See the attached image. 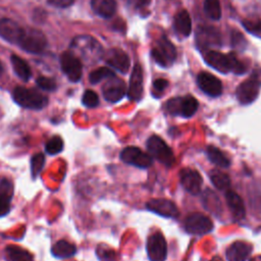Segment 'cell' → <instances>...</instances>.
<instances>
[{"instance_id":"cell-35","label":"cell","mask_w":261,"mask_h":261,"mask_svg":"<svg viewBox=\"0 0 261 261\" xmlns=\"http://www.w3.org/2000/svg\"><path fill=\"white\" fill-rule=\"evenodd\" d=\"M45 164V156L42 153L35 154L31 159V173L32 177L36 178L42 171Z\"/></svg>"},{"instance_id":"cell-13","label":"cell","mask_w":261,"mask_h":261,"mask_svg":"<svg viewBox=\"0 0 261 261\" xmlns=\"http://www.w3.org/2000/svg\"><path fill=\"white\" fill-rule=\"evenodd\" d=\"M259 86L260 84L253 76L240 84L236 91L238 101L243 105H248L254 102L259 94Z\"/></svg>"},{"instance_id":"cell-8","label":"cell","mask_w":261,"mask_h":261,"mask_svg":"<svg viewBox=\"0 0 261 261\" xmlns=\"http://www.w3.org/2000/svg\"><path fill=\"white\" fill-rule=\"evenodd\" d=\"M152 57L154 60L162 65L169 66L173 63L176 57V51L172 43L165 37L160 38L152 49Z\"/></svg>"},{"instance_id":"cell-19","label":"cell","mask_w":261,"mask_h":261,"mask_svg":"<svg viewBox=\"0 0 261 261\" xmlns=\"http://www.w3.org/2000/svg\"><path fill=\"white\" fill-rule=\"evenodd\" d=\"M252 252V246L244 241L233 242L225 251L227 261H246Z\"/></svg>"},{"instance_id":"cell-43","label":"cell","mask_w":261,"mask_h":261,"mask_svg":"<svg viewBox=\"0 0 261 261\" xmlns=\"http://www.w3.org/2000/svg\"><path fill=\"white\" fill-rule=\"evenodd\" d=\"M2 71H3V67H2V64H1V62H0V75L2 74Z\"/></svg>"},{"instance_id":"cell-21","label":"cell","mask_w":261,"mask_h":261,"mask_svg":"<svg viewBox=\"0 0 261 261\" xmlns=\"http://www.w3.org/2000/svg\"><path fill=\"white\" fill-rule=\"evenodd\" d=\"M196 40L199 47H210L220 44L218 32L211 27H199L196 32Z\"/></svg>"},{"instance_id":"cell-27","label":"cell","mask_w":261,"mask_h":261,"mask_svg":"<svg viewBox=\"0 0 261 261\" xmlns=\"http://www.w3.org/2000/svg\"><path fill=\"white\" fill-rule=\"evenodd\" d=\"M206 155L208 159L215 164L216 166L227 168L230 165V160L226 157V155L215 146H207L206 147Z\"/></svg>"},{"instance_id":"cell-16","label":"cell","mask_w":261,"mask_h":261,"mask_svg":"<svg viewBox=\"0 0 261 261\" xmlns=\"http://www.w3.org/2000/svg\"><path fill=\"white\" fill-rule=\"evenodd\" d=\"M103 57H104L105 62L108 65L112 66L113 68L120 71L121 73L127 72V70L129 68L130 61H129L128 56L121 49L112 48V49L108 50L103 55Z\"/></svg>"},{"instance_id":"cell-15","label":"cell","mask_w":261,"mask_h":261,"mask_svg":"<svg viewBox=\"0 0 261 261\" xmlns=\"http://www.w3.org/2000/svg\"><path fill=\"white\" fill-rule=\"evenodd\" d=\"M179 180L184 189L193 195H198L201 192L203 178L201 174L193 168H184L179 171Z\"/></svg>"},{"instance_id":"cell-44","label":"cell","mask_w":261,"mask_h":261,"mask_svg":"<svg viewBox=\"0 0 261 261\" xmlns=\"http://www.w3.org/2000/svg\"><path fill=\"white\" fill-rule=\"evenodd\" d=\"M210 261H219V260L216 259V258H214V259H212V260H210Z\"/></svg>"},{"instance_id":"cell-17","label":"cell","mask_w":261,"mask_h":261,"mask_svg":"<svg viewBox=\"0 0 261 261\" xmlns=\"http://www.w3.org/2000/svg\"><path fill=\"white\" fill-rule=\"evenodd\" d=\"M197 84L199 88L207 95L211 97H217L222 93L221 82L209 72H201L198 74Z\"/></svg>"},{"instance_id":"cell-30","label":"cell","mask_w":261,"mask_h":261,"mask_svg":"<svg viewBox=\"0 0 261 261\" xmlns=\"http://www.w3.org/2000/svg\"><path fill=\"white\" fill-rule=\"evenodd\" d=\"M209 178L213 186L220 190V191H226L230 187V178L229 176L217 169H212L209 171Z\"/></svg>"},{"instance_id":"cell-31","label":"cell","mask_w":261,"mask_h":261,"mask_svg":"<svg viewBox=\"0 0 261 261\" xmlns=\"http://www.w3.org/2000/svg\"><path fill=\"white\" fill-rule=\"evenodd\" d=\"M203 205L214 214H218L221 211V204L218 197L210 190H206L203 194Z\"/></svg>"},{"instance_id":"cell-6","label":"cell","mask_w":261,"mask_h":261,"mask_svg":"<svg viewBox=\"0 0 261 261\" xmlns=\"http://www.w3.org/2000/svg\"><path fill=\"white\" fill-rule=\"evenodd\" d=\"M199 107V103L193 96L172 98L167 101L166 109L172 115H179L185 118L192 117Z\"/></svg>"},{"instance_id":"cell-24","label":"cell","mask_w":261,"mask_h":261,"mask_svg":"<svg viewBox=\"0 0 261 261\" xmlns=\"http://www.w3.org/2000/svg\"><path fill=\"white\" fill-rule=\"evenodd\" d=\"M92 9L103 18H110L116 11L115 0H91Z\"/></svg>"},{"instance_id":"cell-39","label":"cell","mask_w":261,"mask_h":261,"mask_svg":"<svg viewBox=\"0 0 261 261\" xmlns=\"http://www.w3.org/2000/svg\"><path fill=\"white\" fill-rule=\"evenodd\" d=\"M74 0H48V3L54 7L58 8H66L70 6Z\"/></svg>"},{"instance_id":"cell-1","label":"cell","mask_w":261,"mask_h":261,"mask_svg":"<svg viewBox=\"0 0 261 261\" xmlns=\"http://www.w3.org/2000/svg\"><path fill=\"white\" fill-rule=\"evenodd\" d=\"M70 49L73 55L88 64L96 63L103 57V48L101 44L89 35L74 37L71 41Z\"/></svg>"},{"instance_id":"cell-37","label":"cell","mask_w":261,"mask_h":261,"mask_svg":"<svg viewBox=\"0 0 261 261\" xmlns=\"http://www.w3.org/2000/svg\"><path fill=\"white\" fill-rule=\"evenodd\" d=\"M36 83L38 85L39 88H41L42 90L45 91H49L52 92L56 89V83L53 79L51 77H47V76H39L36 80Z\"/></svg>"},{"instance_id":"cell-26","label":"cell","mask_w":261,"mask_h":261,"mask_svg":"<svg viewBox=\"0 0 261 261\" xmlns=\"http://www.w3.org/2000/svg\"><path fill=\"white\" fill-rule=\"evenodd\" d=\"M6 261H34L33 255L25 249L18 246H7L5 248Z\"/></svg>"},{"instance_id":"cell-33","label":"cell","mask_w":261,"mask_h":261,"mask_svg":"<svg viewBox=\"0 0 261 261\" xmlns=\"http://www.w3.org/2000/svg\"><path fill=\"white\" fill-rule=\"evenodd\" d=\"M63 146L64 144L61 137L53 136L47 141L45 145V151L50 155H56L63 150Z\"/></svg>"},{"instance_id":"cell-9","label":"cell","mask_w":261,"mask_h":261,"mask_svg":"<svg viewBox=\"0 0 261 261\" xmlns=\"http://www.w3.org/2000/svg\"><path fill=\"white\" fill-rule=\"evenodd\" d=\"M119 156L124 163L139 168H148L153 164L151 155L135 146H128L122 149Z\"/></svg>"},{"instance_id":"cell-42","label":"cell","mask_w":261,"mask_h":261,"mask_svg":"<svg viewBox=\"0 0 261 261\" xmlns=\"http://www.w3.org/2000/svg\"><path fill=\"white\" fill-rule=\"evenodd\" d=\"M136 6L138 7H144L150 3V0H134Z\"/></svg>"},{"instance_id":"cell-18","label":"cell","mask_w":261,"mask_h":261,"mask_svg":"<svg viewBox=\"0 0 261 261\" xmlns=\"http://www.w3.org/2000/svg\"><path fill=\"white\" fill-rule=\"evenodd\" d=\"M23 28H21L16 21L9 18H1L0 19V36L9 43L17 44Z\"/></svg>"},{"instance_id":"cell-23","label":"cell","mask_w":261,"mask_h":261,"mask_svg":"<svg viewBox=\"0 0 261 261\" xmlns=\"http://www.w3.org/2000/svg\"><path fill=\"white\" fill-rule=\"evenodd\" d=\"M13 196L12 182L3 178L0 180V217L6 215L10 210L11 199Z\"/></svg>"},{"instance_id":"cell-11","label":"cell","mask_w":261,"mask_h":261,"mask_svg":"<svg viewBox=\"0 0 261 261\" xmlns=\"http://www.w3.org/2000/svg\"><path fill=\"white\" fill-rule=\"evenodd\" d=\"M60 65L69 81L76 83L81 80L83 67L81 60L71 52H63L60 56Z\"/></svg>"},{"instance_id":"cell-41","label":"cell","mask_w":261,"mask_h":261,"mask_svg":"<svg viewBox=\"0 0 261 261\" xmlns=\"http://www.w3.org/2000/svg\"><path fill=\"white\" fill-rule=\"evenodd\" d=\"M244 37L241 35V34H239V32H236L234 34H233V36H232V44H233V46H238V47H243L242 46V42L243 43H246L245 41H240L241 39H243Z\"/></svg>"},{"instance_id":"cell-20","label":"cell","mask_w":261,"mask_h":261,"mask_svg":"<svg viewBox=\"0 0 261 261\" xmlns=\"http://www.w3.org/2000/svg\"><path fill=\"white\" fill-rule=\"evenodd\" d=\"M143 94V71L141 65L138 63L135 65L129 77V85L127 90V97L133 101L141 99Z\"/></svg>"},{"instance_id":"cell-28","label":"cell","mask_w":261,"mask_h":261,"mask_svg":"<svg viewBox=\"0 0 261 261\" xmlns=\"http://www.w3.org/2000/svg\"><path fill=\"white\" fill-rule=\"evenodd\" d=\"M174 28H175L176 32L184 37H187L191 34L192 21H191V17L187 10H180L175 15Z\"/></svg>"},{"instance_id":"cell-29","label":"cell","mask_w":261,"mask_h":261,"mask_svg":"<svg viewBox=\"0 0 261 261\" xmlns=\"http://www.w3.org/2000/svg\"><path fill=\"white\" fill-rule=\"evenodd\" d=\"M11 64H12V68L15 72V74L21 79L22 81H28L30 80L32 72H31V68L28 64L27 61H24L22 58H20L17 55H11Z\"/></svg>"},{"instance_id":"cell-40","label":"cell","mask_w":261,"mask_h":261,"mask_svg":"<svg viewBox=\"0 0 261 261\" xmlns=\"http://www.w3.org/2000/svg\"><path fill=\"white\" fill-rule=\"evenodd\" d=\"M168 86V82L164 79H157L153 83V87L157 92H162Z\"/></svg>"},{"instance_id":"cell-32","label":"cell","mask_w":261,"mask_h":261,"mask_svg":"<svg viewBox=\"0 0 261 261\" xmlns=\"http://www.w3.org/2000/svg\"><path fill=\"white\" fill-rule=\"evenodd\" d=\"M204 11L209 18L213 20L219 19L221 16V7L219 0H205Z\"/></svg>"},{"instance_id":"cell-25","label":"cell","mask_w":261,"mask_h":261,"mask_svg":"<svg viewBox=\"0 0 261 261\" xmlns=\"http://www.w3.org/2000/svg\"><path fill=\"white\" fill-rule=\"evenodd\" d=\"M51 253L56 258L65 259L73 256L76 253V247L74 244H71L65 240H60L53 245Z\"/></svg>"},{"instance_id":"cell-22","label":"cell","mask_w":261,"mask_h":261,"mask_svg":"<svg viewBox=\"0 0 261 261\" xmlns=\"http://www.w3.org/2000/svg\"><path fill=\"white\" fill-rule=\"evenodd\" d=\"M225 201L227 204V207L232 214V216L240 220L243 219L246 215V209H245V204L242 198L233 191L231 190H226L225 192Z\"/></svg>"},{"instance_id":"cell-14","label":"cell","mask_w":261,"mask_h":261,"mask_svg":"<svg viewBox=\"0 0 261 261\" xmlns=\"http://www.w3.org/2000/svg\"><path fill=\"white\" fill-rule=\"evenodd\" d=\"M146 207L148 210L166 218H175L179 214L175 203L168 199H151L147 202Z\"/></svg>"},{"instance_id":"cell-7","label":"cell","mask_w":261,"mask_h":261,"mask_svg":"<svg viewBox=\"0 0 261 261\" xmlns=\"http://www.w3.org/2000/svg\"><path fill=\"white\" fill-rule=\"evenodd\" d=\"M185 230L191 234L203 236L211 232L214 228L212 220L199 212L189 214L184 221Z\"/></svg>"},{"instance_id":"cell-12","label":"cell","mask_w":261,"mask_h":261,"mask_svg":"<svg viewBox=\"0 0 261 261\" xmlns=\"http://www.w3.org/2000/svg\"><path fill=\"white\" fill-rule=\"evenodd\" d=\"M126 87L122 80L114 76L107 79L105 84L102 87L103 97L106 101L115 103L120 101L125 95Z\"/></svg>"},{"instance_id":"cell-5","label":"cell","mask_w":261,"mask_h":261,"mask_svg":"<svg viewBox=\"0 0 261 261\" xmlns=\"http://www.w3.org/2000/svg\"><path fill=\"white\" fill-rule=\"evenodd\" d=\"M17 45L29 53L40 54L47 47V39L41 31L34 28H27L23 29Z\"/></svg>"},{"instance_id":"cell-36","label":"cell","mask_w":261,"mask_h":261,"mask_svg":"<svg viewBox=\"0 0 261 261\" xmlns=\"http://www.w3.org/2000/svg\"><path fill=\"white\" fill-rule=\"evenodd\" d=\"M82 102L86 107L94 108L99 104V97L96 94V92H94L92 90H87V91H85V93L83 95Z\"/></svg>"},{"instance_id":"cell-38","label":"cell","mask_w":261,"mask_h":261,"mask_svg":"<svg viewBox=\"0 0 261 261\" xmlns=\"http://www.w3.org/2000/svg\"><path fill=\"white\" fill-rule=\"evenodd\" d=\"M243 25L253 34H261V20L259 19H245L243 20Z\"/></svg>"},{"instance_id":"cell-2","label":"cell","mask_w":261,"mask_h":261,"mask_svg":"<svg viewBox=\"0 0 261 261\" xmlns=\"http://www.w3.org/2000/svg\"><path fill=\"white\" fill-rule=\"evenodd\" d=\"M205 61L214 69L227 73L232 71L237 74L244 73L247 70V66L240 61L234 54H223L217 51H208L205 55Z\"/></svg>"},{"instance_id":"cell-34","label":"cell","mask_w":261,"mask_h":261,"mask_svg":"<svg viewBox=\"0 0 261 261\" xmlns=\"http://www.w3.org/2000/svg\"><path fill=\"white\" fill-rule=\"evenodd\" d=\"M111 76H114V73L112 70H110L108 67H99L95 70H93L90 75H89V80L91 82V84H97L99 82H101L102 80H107Z\"/></svg>"},{"instance_id":"cell-10","label":"cell","mask_w":261,"mask_h":261,"mask_svg":"<svg viewBox=\"0 0 261 261\" xmlns=\"http://www.w3.org/2000/svg\"><path fill=\"white\" fill-rule=\"evenodd\" d=\"M146 249L151 261H164L167 255V244L163 234L159 231L151 234L148 238Z\"/></svg>"},{"instance_id":"cell-4","label":"cell","mask_w":261,"mask_h":261,"mask_svg":"<svg viewBox=\"0 0 261 261\" xmlns=\"http://www.w3.org/2000/svg\"><path fill=\"white\" fill-rule=\"evenodd\" d=\"M147 149L153 159L167 167H171L175 163V157L171 148L158 136H151L147 140Z\"/></svg>"},{"instance_id":"cell-3","label":"cell","mask_w":261,"mask_h":261,"mask_svg":"<svg viewBox=\"0 0 261 261\" xmlns=\"http://www.w3.org/2000/svg\"><path fill=\"white\" fill-rule=\"evenodd\" d=\"M12 97L19 106L32 110L43 109L48 104V98L39 91L21 86L14 88Z\"/></svg>"}]
</instances>
